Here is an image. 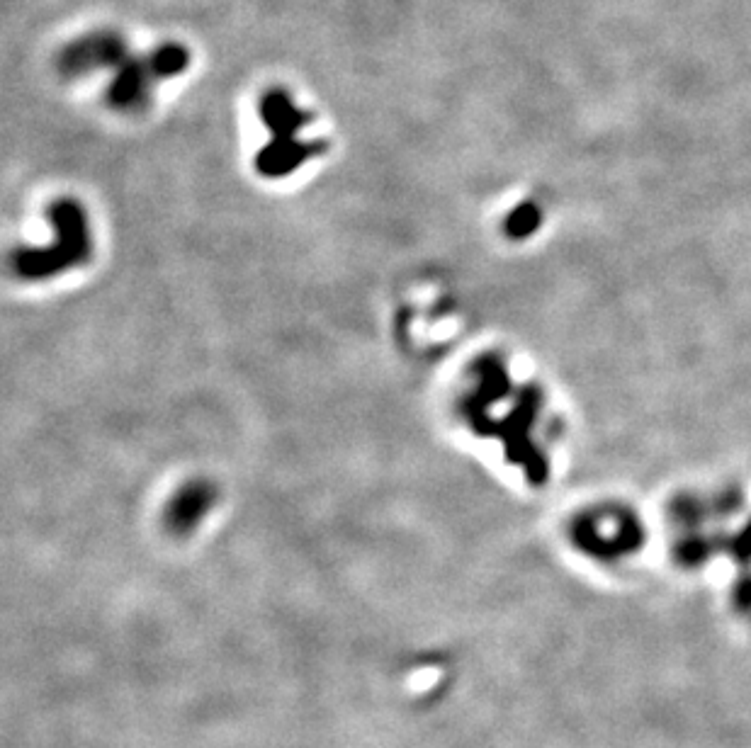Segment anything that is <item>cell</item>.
I'll list each match as a JSON object with an SVG mask.
<instances>
[{"label": "cell", "mask_w": 751, "mask_h": 748, "mask_svg": "<svg viewBox=\"0 0 751 748\" xmlns=\"http://www.w3.org/2000/svg\"><path fill=\"white\" fill-rule=\"evenodd\" d=\"M263 117L268 127L275 132V144H270L265 161L270 170H285L299 163L302 153H309V146H302L295 139V132L307 124V115L292 105L290 98L282 93H268L263 100Z\"/></svg>", "instance_id": "obj_1"}]
</instances>
